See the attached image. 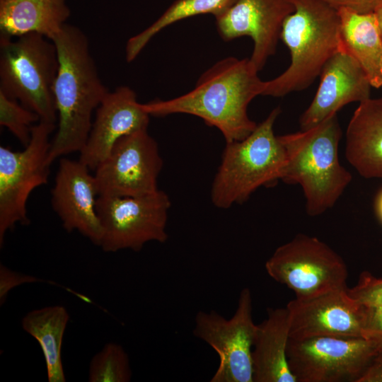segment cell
<instances>
[{"label":"cell","mask_w":382,"mask_h":382,"mask_svg":"<svg viewBox=\"0 0 382 382\" xmlns=\"http://www.w3.org/2000/svg\"><path fill=\"white\" fill-rule=\"evenodd\" d=\"M96 110L79 159L91 170H96L120 138L147 129L150 117L137 100L135 92L125 86L109 92Z\"/></svg>","instance_id":"obj_16"},{"label":"cell","mask_w":382,"mask_h":382,"mask_svg":"<svg viewBox=\"0 0 382 382\" xmlns=\"http://www.w3.org/2000/svg\"><path fill=\"white\" fill-rule=\"evenodd\" d=\"M294 10L291 0H237L215 16L216 25L225 41L252 38L250 60L260 71L275 53L284 21Z\"/></svg>","instance_id":"obj_13"},{"label":"cell","mask_w":382,"mask_h":382,"mask_svg":"<svg viewBox=\"0 0 382 382\" xmlns=\"http://www.w3.org/2000/svg\"><path fill=\"white\" fill-rule=\"evenodd\" d=\"M267 274L292 290L296 298H307L347 288L343 259L316 237L299 234L278 247L265 262Z\"/></svg>","instance_id":"obj_9"},{"label":"cell","mask_w":382,"mask_h":382,"mask_svg":"<svg viewBox=\"0 0 382 382\" xmlns=\"http://www.w3.org/2000/svg\"><path fill=\"white\" fill-rule=\"evenodd\" d=\"M294 10L284 20L280 39L291 63L279 76L266 81L262 96L282 97L307 88L327 62L345 47L338 9L321 0H291Z\"/></svg>","instance_id":"obj_4"},{"label":"cell","mask_w":382,"mask_h":382,"mask_svg":"<svg viewBox=\"0 0 382 382\" xmlns=\"http://www.w3.org/2000/svg\"><path fill=\"white\" fill-rule=\"evenodd\" d=\"M374 13L376 14L378 25L382 37V7L378 8Z\"/></svg>","instance_id":"obj_32"},{"label":"cell","mask_w":382,"mask_h":382,"mask_svg":"<svg viewBox=\"0 0 382 382\" xmlns=\"http://www.w3.org/2000/svg\"><path fill=\"white\" fill-rule=\"evenodd\" d=\"M90 171L79 160L61 158L51 203L67 232L76 231L99 246L103 235L96 207L99 194Z\"/></svg>","instance_id":"obj_15"},{"label":"cell","mask_w":382,"mask_h":382,"mask_svg":"<svg viewBox=\"0 0 382 382\" xmlns=\"http://www.w3.org/2000/svg\"><path fill=\"white\" fill-rule=\"evenodd\" d=\"M70 14L66 0H0V36L37 33L52 40Z\"/></svg>","instance_id":"obj_20"},{"label":"cell","mask_w":382,"mask_h":382,"mask_svg":"<svg viewBox=\"0 0 382 382\" xmlns=\"http://www.w3.org/2000/svg\"><path fill=\"white\" fill-rule=\"evenodd\" d=\"M256 329L248 288L241 291L238 307L230 319L215 311L196 314L193 335L208 344L219 357L211 382H253L252 351Z\"/></svg>","instance_id":"obj_11"},{"label":"cell","mask_w":382,"mask_h":382,"mask_svg":"<svg viewBox=\"0 0 382 382\" xmlns=\"http://www.w3.org/2000/svg\"><path fill=\"white\" fill-rule=\"evenodd\" d=\"M280 112V108H275L247 137L226 142L211 188V200L216 207L226 209L242 204L260 187L280 180L286 155L274 132Z\"/></svg>","instance_id":"obj_5"},{"label":"cell","mask_w":382,"mask_h":382,"mask_svg":"<svg viewBox=\"0 0 382 382\" xmlns=\"http://www.w3.org/2000/svg\"><path fill=\"white\" fill-rule=\"evenodd\" d=\"M131 378L128 354L118 344H106L90 361L89 382H128Z\"/></svg>","instance_id":"obj_24"},{"label":"cell","mask_w":382,"mask_h":382,"mask_svg":"<svg viewBox=\"0 0 382 382\" xmlns=\"http://www.w3.org/2000/svg\"><path fill=\"white\" fill-rule=\"evenodd\" d=\"M345 156L366 178H382V98L359 103L347 125Z\"/></svg>","instance_id":"obj_18"},{"label":"cell","mask_w":382,"mask_h":382,"mask_svg":"<svg viewBox=\"0 0 382 382\" xmlns=\"http://www.w3.org/2000/svg\"><path fill=\"white\" fill-rule=\"evenodd\" d=\"M316 95L299 119L301 130L337 114L345 105L370 98L371 83L358 62L344 47L325 64Z\"/></svg>","instance_id":"obj_17"},{"label":"cell","mask_w":382,"mask_h":382,"mask_svg":"<svg viewBox=\"0 0 382 382\" xmlns=\"http://www.w3.org/2000/svg\"><path fill=\"white\" fill-rule=\"evenodd\" d=\"M40 121L35 112L0 92V125L6 127L24 146L30 140L32 127Z\"/></svg>","instance_id":"obj_25"},{"label":"cell","mask_w":382,"mask_h":382,"mask_svg":"<svg viewBox=\"0 0 382 382\" xmlns=\"http://www.w3.org/2000/svg\"><path fill=\"white\" fill-rule=\"evenodd\" d=\"M357 382H382V352H379Z\"/></svg>","instance_id":"obj_30"},{"label":"cell","mask_w":382,"mask_h":382,"mask_svg":"<svg viewBox=\"0 0 382 382\" xmlns=\"http://www.w3.org/2000/svg\"><path fill=\"white\" fill-rule=\"evenodd\" d=\"M348 294L361 305L382 304V279L377 278L369 272H363L357 284L347 289Z\"/></svg>","instance_id":"obj_26"},{"label":"cell","mask_w":382,"mask_h":382,"mask_svg":"<svg viewBox=\"0 0 382 382\" xmlns=\"http://www.w3.org/2000/svg\"><path fill=\"white\" fill-rule=\"evenodd\" d=\"M59 61L54 42L37 33L0 36V92L55 124L54 84Z\"/></svg>","instance_id":"obj_6"},{"label":"cell","mask_w":382,"mask_h":382,"mask_svg":"<svg viewBox=\"0 0 382 382\" xmlns=\"http://www.w3.org/2000/svg\"><path fill=\"white\" fill-rule=\"evenodd\" d=\"M381 352L362 337L289 339L287 359L297 382H357Z\"/></svg>","instance_id":"obj_10"},{"label":"cell","mask_w":382,"mask_h":382,"mask_svg":"<svg viewBox=\"0 0 382 382\" xmlns=\"http://www.w3.org/2000/svg\"><path fill=\"white\" fill-rule=\"evenodd\" d=\"M52 40L59 67L53 88L58 127L49 151L50 165L59 157L81 151L92 126L93 110L110 92L99 76L83 31L66 23Z\"/></svg>","instance_id":"obj_2"},{"label":"cell","mask_w":382,"mask_h":382,"mask_svg":"<svg viewBox=\"0 0 382 382\" xmlns=\"http://www.w3.org/2000/svg\"><path fill=\"white\" fill-rule=\"evenodd\" d=\"M347 289L290 301L286 306L289 338L362 337L361 306L350 297Z\"/></svg>","instance_id":"obj_14"},{"label":"cell","mask_w":382,"mask_h":382,"mask_svg":"<svg viewBox=\"0 0 382 382\" xmlns=\"http://www.w3.org/2000/svg\"><path fill=\"white\" fill-rule=\"evenodd\" d=\"M341 137L337 114L309 129L278 136L286 155L280 180L301 186L310 216L332 208L352 180L339 160Z\"/></svg>","instance_id":"obj_3"},{"label":"cell","mask_w":382,"mask_h":382,"mask_svg":"<svg viewBox=\"0 0 382 382\" xmlns=\"http://www.w3.org/2000/svg\"><path fill=\"white\" fill-rule=\"evenodd\" d=\"M332 7L347 8L354 11L367 13H374L382 7V0H321Z\"/></svg>","instance_id":"obj_29"},{"label":"cell","mask_w":382,"mask_h":382,"mask_svg":"<svg viewBox=\"0 0 382 382\" xmlns=\"http://www.w3.org/2000/svg\"><path fill=\"white\" fill-rule=\"evenodd\" d=\"M163 163L158 144L147 129L126 135L95 170L98 194L126 197L154 192Z\"/></svg>","instance_id":"obj_12"},{"label":"cell","mask_w":382,"mask_h":382,"mask_svg":"<svg viewBox=\"0 0 382 382\" xmlns=\"http://www.w3.org/2000/svg\"><path fill=\"white\" fill-rule=\"evenodd\" d=\"M258 72L250 58L228 57L205 71L188 93L141 105L150 116L194 115L218 129L226 142L242 140L257 127L248 115V107L264 90Z\"/></svg>","instance_id":"obj_1"},{"label":"cell","mask_w":382,"mask_h":382,"mask_svg":"<svg viewBox=\"0 0 382 382\" xmlns=\"http://www.w3.org/2000/svg\"><path fill=\"white\" fill-rule=\"evenodd\" d=\"M361 306V337L375 343L382 352V304Z\"/></svg>","instance_id":"obj_27"},{"label":"cell","mask_w":382,"mask_h":382,"mask_svg":"<svg viewBox=\"0 0 382 382\" xmlns=\"http://www.w3.org/2000/svg\"><path fill=\"white\" fill-rule=\"evenodd\" d=\"M345 48L358 62L372 87L382 86V37L375 13L339 8Z\"/></svg>","instance_id":"obj_21"},{"label":"cell","mask_w":382,"mask_h":382,"mask_svg":"<svg viewBox=\"0 0 382 382\" xmlns=\"http://www.w3.org/2000/svg\"></svg>","instance_id":"obj_34"},{"label":"cell","mask_w":382,"mask_h":382,"mask_svg":"<svg viewBox=\"0 0 382 382\" xmlns=\"http://www.w3.org/2000/svg\"><path fill=\"white\" fill-rule=\"evenodd\" d=\"M237 0H175L151 25L131 37L125 47L126 60L134 61L149 42L165 28L177 21L201 14L216 16Z\"/></svg>","instance_id":"obj_23"},{"label":"cell","mask_w":382,"mask_h":382,"mask_svg":"<svg viewBox=\"0 0 382 382\" xmlns=\"http://www.w3.org/2000/svg\"><path fill=\"white\" fill-rule=\"evenodd\" d=\"M381 71H382V70H381Z\"/></svg>","instance_id":"obj_33"},{"label":"cell","mask_w":382,"mask_h":382,"mask_svg":"<svg viewBox=\"0 0 382 382\" xmlns=\"http://www.w3.org/2000/svg\"><path fill=\"white\" fill-rule=\"evenodd\" d=\"M171 202L163 191L139 196L99 195L97 212L102 227L99 246L106 253L140 251L151 241L165 243Z\"/></svg>","instance_id":"obj_8"},{"label":"cell","mask_w":382,"mask_h":382,"mask_svg":"<svg viewBox=\"0 0 382 382\" xmlns=\"http://www.w3.org/2000/svg\"><path fill=\"white\" fill-rule=\"evenodd\" d=\"M43 279L34 276L13 271L6 266L0 265V305L2 306L8 293L15 287L29 283L42 282Z\"/></svg>","instance_id":"obj_28"},{"label":"cell","mask_w":382,"mask_h":382,"mask_svg":"<svg viewBox=\"0 0 382 382\" xmlns=\"http://www.w3.org/2000/svg\"><path fill=\"white\" fill-rule=\"evenodd\" d=\"M70 316L60 305L28 312L22 319L23 329L39 343L45 359L49 382H65L62 346Z\"/></svg>","instance_id":"obj_22"},{"label":"cell","mask_w":382,"mask_h":382,"mask_svg":"<svg viewBox=\"0 0 382 382\" xmlns=\"http://www.w3.org/2000/svg\"><path fill=\"white\" fill-rule=\"evenodd\" d=\"M376 210L379 218L382 221V191L380 192L377 198Z\"/></svg>","instance_id":"obj_31"},{"label":"cell","mask_w":382,"mask_h":382,"mask_svg":"<svg viewBox=\"0 0 382 382\" xmlns=\"http://www.w3.org/2000/svg\"><path fill=\"white\" fill-rule=\"evenodd\" d=\"M55 128V124L40 120L32 127L30 140L23 150L0 147L1 248L8 231L17 224L30 223L28 199L35 189L48 181L50 138Z\"/></svg>","instance_id":"obj_7"},{"label":"cell","mask_w":382,"mask_h":382,"mask_svg":"<svg viewBox=\"0 0 382 382\" xmlns=\"http://www.w3.org/2000/svg\"><path fill=\"white\" fill-rule=\"evenodd\" d=\"M289 320L286 308H270L257 325L252 351L253 382H297L287 359Z\"/></svg>","instance_id":"obj_19"}]
</instances>
